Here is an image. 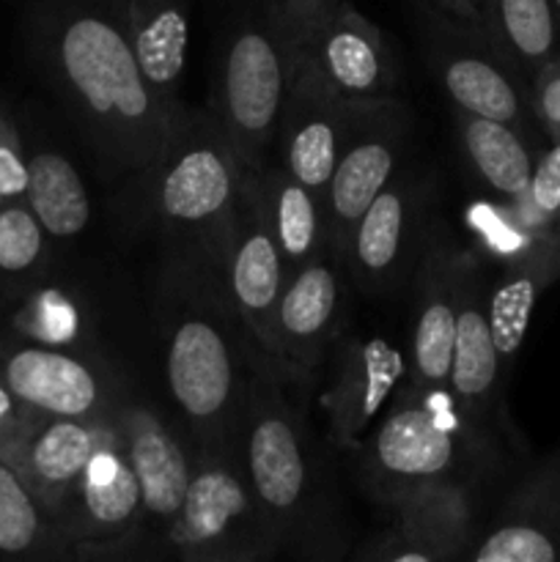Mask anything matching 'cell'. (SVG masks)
I'll return each mask as SVG.
<instances>
[{
	"mask_svg": "<svg viewBox=\"0 0 560 562\" xmlns=\"http://www.w3.org/2000/svg\"><path fill=\"white\" fill-rule=\"evenodd\" d=\"M27 47L104 181L126 198L159 162L179 104L137 66L119 0H31Z\"/></svg>",
	"mask_w": 560,
	"mask_h": 562,
	"instance_id": "6da1fadb",
	"label": "cell"
},
{
	"mask_svg": "<svg viewBox=\"0 0 560 562\" xmlns=\"http://www.w3.org/2000/svg\"><path fill=\"white\" fill-rule=\"evenodd\" d=\"M223 258L163 252L154 291L165 382L195 453L236 456L247 390L261 368L225 285Z\"/></svg>",
	"mask_w": 560,
	"mask_h": 562,
	"instance_id": "7a4b0ae2",
	"label": "cell"
},
{
	"mask_svg": "<svg viewBox=\"0 0 560 562\" xmlns=\"http://www.w3.org/2000/svg\"><path fill=\"white\" fill-rule=\"evenodd\" d=\"M236 461L280 543V554L335 560L346 554V527L333 477L278 371L258 368L247 390Z\"/></svg>",
	"mask_w": 560,
	"mask_h": 562,
	"instance_id": "3957f363",
	"label": "cell"
},
{
	"mask_svg": "<svg viewBox=\"0 0 560 562\" xmlns=\"http://www.w3.org/2000/svg\"><path fill=\"white\" fill-rule=\"evenodd\" d=\"M357 477L382 508L423 486L503 472L500 437L467 420L448 393L401 384L355 453Z\"/></svg>",
	"mask_w": 560,
	"mask_h": 562,
	"instance_id": "277c9868",
	"label": "cell"
},
{
	"mask_svg": "<svg viewBox=\"0 0 560 562\" xmlns=\"http://www.w3.org/2000/svg\"><path fill=\"white\" fill-rule=\"evenodd\" d=\"M242 168L217 119L179 104L168 143L143 184L126 201L163 239V252H206L223 258L239 198Z\"/></svg>",
	"mask_w": 560,
	"mask_h": 562,
	"instance_id": "5b68a950",
	"label": "cell"
},
{
	"mask_svg": "<svg viewBox=\"0 0 560 562\" xmlns=\"http://www.w3.org/2000/svg\"><path fill=\"white\" fill-rule=\"evenodd\" d=\"M296 71V42L269 0H239L223 33L209 113L245 170L272 162Z\"/></svg>",
	"mask_w": 560,
	"mask_h": 562,
	"instance_id": "8992f818",
	"label": "cell"
},
{
	"mask_svg": "<svg viewBox=\"0 0 560 562\" xmlns=\"http://www.w3.org/2000/svg\"><path fill=\"white\" fill-rule=\"evenodd\" d=\"M163 554L184 562L278 558V538L253 497L236 456L195 453L190 488Z\"/></svg>",
	"mask_w": 560,
	"mask_h": 562,
	"instance_id": "52a82bcc",
	"label": "cell"
},
{
	"mask_svg": "<svg viewBox=\"0 0 560 562\" xmlns=\"http://www.w3.org/2000/svg\"><path fill=\"white\" fill-rule=\"evenodd\" d=\"M437 179L432 170L404 168L362 212L346 239L344 261L349 283L366 296L399 294L412 283L437 220Z\"/></svg>",
	"mask_w": 560,
	"mask_h": 562,
	"instance_id": "ba28073f",
	"label": "cell"
},
{
	"mask_svg": "<svg viewBox=\"0 0 560 562\" xmlns=\"http://www.w3.org/2000/svg\"><path fill=\"white\" fill-rule=\"evenodd\" d=\"M421 11L426 60L450 104L503 121L538 143L544 135L533 119L527 82L500 58L486 33L459 25L426 3H421Z\"/></svg>",
	"mask_w": 560,
	"mask_h": 562,
	"instance_id": "9c48e42d",
	"label": "cell"
},
{
	"mask_svg": "<svg viewBox=\"0 0 560 562\" xmlns=\"http://www.w3.org/2000/svg\"><path fill=\"white\" fill-rule=\"evenodd\" d=\"M489 477L423 486L384 508L382 530L351 552L373 562H448L467 558L486 521Z\"/></svg>",
	"mask_w": 560,
	"mask_h": 562,
	"instance_id": "30bf717a",
	"label": "cell"
},
{
	"mask_svg": "<svg viewBox=\"0 0 560 562\" xmlns=\"http://www.w3.org/2000/svg\"><path fill=\"white\" fill-rule=\"evenodd\" d=\"M69 558H132L143 543V505L115 409L104 415L99 442L60 516Z\"/></svg>",
	"mask_w": 560,
	"mask_h": 562,
	"instance_id": "8fae6325",
	"label": "cell"
},
{
	"mask_svg": "<svg viewBox=\"0 0 560 562\" xmlns=\"http://www.w3.org/2000/svg\"><path fill=\"white\" fill-rule=\"evenodd\" d=\"M0 384L49 417L97 420L126 393L119 373L93 351L27 344L0 329Z\"/></svg>",
	"mask_w": 560,
	"mask_h": 562,
	"instance_id": "7c38bea8",
	"label": "cell"
},
{
	"mask_svg": "<svg viewBox=\"0 0 560 562\" xmlns=\"http://www.w3.org/2000/svg\"><path fill=\"white\" fill-rule=\"evenodd\" d=\"M225 285L261 368L275 362V318L285 289V267L269 228L256 170H245L225 245ZM280 373V371H278Z\"/></svg>",
	"mask_w": 560,
	"mask_h": 562,
	"instance_id": "4fadbf2b",
	"label": "cell"
},
{
	"mask_svg": "<svg viewBox=\"0 0 560 562\" xmlns=\"http://www.w3.org/2000/svg\"><path fill=\"white\" fill-rule=\"evenodd\" d=\"M344 261L324 250L285 280L275 318V362L291 393L305 398L340 335L346 305Z\"/></svg>",
	"mask_w": 560,
	"mask_h": 562,
	"instance_id": "5bb4252c",
	"label": "cell"
},
{
	"mask_svg": "<svg viewBox=\"0 0 560 562\" xmlns=\"http://www.w3.org/2000/svg\"><path fill=\"white\" fill-rule=\"evenodd\" d=\"M472 252L456 241L445 220H434L412 278V335L406 384L421 393H448L459 322L461 278Z\"/></svg>",
	"mask_w": 560,
	"mask_h": 562,
	"instance_id": "9a60e30c",
	"label": "cell"
},
{
	"mask_svg": "<svg viewBox=\"0 0 560 562\" xmlns=\"http://www.w3.org/2000/svg\"><path fill=\"white\" fill-rule=\"evenodd\" d=\"M115 420L141 486L143 543L159 541L165 552L168 532L190 488L195 448L184 428L179 431L154 404L132 398L130 390L115 404Z\"/></svg>",
	"mask_w": 560,
	"mask_h": 562,
	"instance_id": "2e32d148",
	"label": "cell"
},
{
	"mask_svg": "<svg viewBox=\"0 0 560 562\" xmlns=\"http://www.w3.org/2000/svg\"><path fill=\"white\" fill-rule=\"evenodd\" d=\"M415 115L390 97L377 104L371 115L340 154L335 173L324 190V217H327V245L340 256L351 228L362 217L373 198L390 184L404 165V151L410 146Z\"/></svg>",
	"mask_w": 560,
	"mask_h": 562,
	"instance_id": "e0dca14e",
	"label": "cell"
},
{
	"mask_svg": "<svg viewBox=\"0 0 560 562\" xmlns=\"http://www.w3.org/2000/svg\"><path fill=\"white\" fill-rule=\"evenodd\" d=\"M327 360L329 373L322 393L327 437L340 453L355 456L404 384V355L384 338L338 335Z\"/></svg>",
	"mask_w": 560,
	"mask_h": 562,
	"instance_id": "ac0fdd59",
	"label": "cell"
},
{
	"mask_svg": "<svg viewBox=\"0 0 560 562\" xmlns=\"http://www.w3.org/2000/svg\"><path fill=\"white\" fill-rule=\"evenodd\" d=\"M296 71L327 93L351 102L395 97L399 71L382 31L351 0L313 31L296 53Z\"/></svg>",
	"mask_w": 560,
	"mask_h": 562,
	"instance_id": "d6986e66",
	"label": "cell"
},
{
	"mask_svg": "<svg viewBox=\"0 0 560 562\" xmlns=\"http://www.w3.org/2000/svg\"><path fill=\"white\" fill-rule=\"evenodd\" d=\"M379 102L338 99L294 71L289 104L275 137V165L324 201V190L333 179L340 154Z\"/></svg>",
	"mask_w": 560,
	"mask_h": 562,
	"instance_id": "ffe728a7",
	"label": "cell"
},
{
	"mask_svg": "<svg viewBox=\"0 0 560 562\" xmlns=\"http://www.w3.org/2000/svg\"><path fill=\"white\" fill-rule=\"evenodd\" d=\"M505 366L494 346L492 324H489V289L483 280L481 263L472 252L461 278L459 322H456L453 366H450L448 395L459 406L461 415L494 437H508L519 445L511 428L503 401Z\"/></svg>",
	"mask_w": 560,
	"mask_h": 562,
	"instance_id": "44dd1931",
	"label": "cell"
},
{
	"mask_svg": "<svg viewBox=\"0 0 560 562\" xmlns=\"http://www.w3.org/2000/svg\"><path fill=\"white\" fill-rule=\"evenodd\" d=\"M464 560L560 562V445L516 477Z\"/></svg>",
	"mask_w": 560,
	"mask_h": 562,
	"instance_id": "7402d4cb",
	"label": "cell"
},
{
	"mask_svg": "<svg viewBox=\"0 0 560 562\" xmlns=\"http://www.w3.org/2000/svg\"><path fill=\"white\" fill-rule=\"evenodd\" d=\"M102 417L80 420V417H44L33 431L20 461V475L38 494L49 514L58 519L69 508L75 488L91 461L99 442Z\"/></svg>",
	"mask_w": 560,
	"mask_h": 562,
	"instance_id": "603a6c76",
	"label": "cell"
},
{
	"mask_svg": "<svg viewBox=\"0 0 560 562\" xmlns=\"http://www.w3.org/2000/svg\"><path fill=\"white\" fill-rule=\"evenodd\" d=\"M121 14L148 86L163 102L179 104L190 44V0H124Z\"/></svg>",
	"mask_w": 560,
	"mask_h": 562,
	"instance_id": "cb8c5ba5",
	"label": "cell"
},
{
	"mask_svg": "<svg viewBox=\"0 0 560 562\" xmlns=\"http://www.w3.org/2000/svg\"><path fill=\"white\" fill-rule=\"evenodd\" d=\"M0 329L27 344L53 349L93 351V324L80 294L53 274L0 296Z\"/></svg>",
	"mask_w": 560,
	"mask_h": 562,
	"instance_id": "d4e9b609",
	"label": "cell"
},
{
	"mask_svg": "<svg viewBox=\"0 0 560 562\" xmlns=\"http://www.w3.org/2000/svg\"><path fill=\"white\" fill-rule=\"evenodd\" d=\"M461 154L500 206L522 201L544 148L503 121L456 110Z\"/></svg>",
	"mask_w": 560,
	"mask_h": 562,
	"instance_id": "484cf974",
	"label": "cell"
},
{
	"mask_svg": "<svg viewBox=\"0 0 560 562\" xmlns=\"http://www.w3.org/2000/svg\"><path fill=\"white\" fill-rule=\"evenodd\" d=\"M25 201L55 245H69L91 223V198L69 154L44 137H25Z\"/></svg>",
	"mask_w": 560,
	"mask_h": 562,
	"instance_id": "4316f807",
	"label": "cell"
},
{
	"mask_svg": "<svg viewBox=\"0 0 560 562\" xmlns=\"http://www.w3.org/2000/svg\"><path fill=\"white\" fill-rule=\"evenodd\" d=\"M256 179L269 228L283 256L285 278H291L329 247L324 201L275 162L256 170Z\"/></svg>",
	"mask_w": 560,
	"mask_h": 562,
	"instance_id": "83f0119b",
	"label": "cell"
},
{
	"mask_svg": "<svg viewBox=\"0 0 560 562\" xmlns=\"http://www.w3.org/2000/svg\"><path fill=\"white\" fill-rule=\"evenodd\" d=\"M500 214L508 231L500 239L505 263L519 256H541L560 269V143L544 148L522 201L500 206Z\"/></svg>",
	"mask_w": 560,
	"mask_h": 562,
	"instance_id": "f1b7e54d",
	"label": "cell"
},
{
	"mask_svg": "<svg viewBox=\"0 0 560 562\" xmlns=\"http://www.w3.org/2000/svg\"><path fill=\"white\" fill-rule=\"evenodd\" d=\"M500 58L525 82L560 58V25L552 0H475Z\"/></svg>",
	"mask_w": 560,
	"mask_h": 562,
	"instance_id": "f546056e",
	"label": "cell"
},
{
	"mask_svg": "<svg viewBox=\"0 0 560 562\" xmlns=\"http://www.w3.org/2000/svg\"><path fill=\"white\" fill-rule=\"evenodd\" d=\"M0 558H69L58 519L27 486L25 477L5 461H0Z\"/></svg>",
	"mask_w": 560,
	"mask_h": 562,
	"instance_id": "4dcf8cb0",
	"label": "cell"
},
{
	"mask_svg": "<svg viewBox=\"0 0 560 562\" xmlns=\"http://www.w3.org/2000/svg\"><path fill=\"white\" fill-rule=\"evenodd\" d=\"M555 280H560V269L547 258L519 256L505 263L494 289H489V324L505 371L525 344L538 296Z\"/></svg>",
	"mask_w": 560,
	"mask_h": 562,
	"instance_id": "1f68e13d",
	"label": "cell"
},
{
	"mask_svg": "<svg viewBox=\"0 0 560 562\" xmlns=\"http://www.w3.org/2000/svg\"><path fill=\"white\" fill-rule=\"evenodd\" d=\"M55 241L25 198L0 206V296L53 274Z\"/></svg>",
	"mask_w": 560,
	"mask_h": 562,
	"instance_id": "d6a6232c",
	"label": "cell"
},
{
	"mask_svg": "<svg viewBox=\"0 0 560 562\" xmlns=\"http://www.w3.org/2000/svg\"><path fill=\"white\" fill-rule=\"evenodd\" d=\"M44 417H47L44 412L22 404L14 393H9L0 384V461L20 470L22 453H25L33 431L42 426Z\"/></svg>",
	"mask_w": 560,
	"mask_h": 562,
	"instance_id": "836d02e7",
	"label": "cell"
},
{
	"mask_svg": "<svg viewBox=\"0 0 560 562\" xmlns=\"http://www.w3.org/2000/svg\"><path fill=\"white\" fill-rule=\"evenodd\" d=\"M27 190V159H25V135L16 124L14 113L0 97V198L16 201L25 198Z\"/></svg>",
	"mask_w": 560,
	"mask_h": 562,
	"instance_id": "e575fe53",
	"label": "cell"
},
{
	"mask_svg": "<svg viewBox=\"0 0 560 562\" xmlns=\"http://www.w3.org/2000/svg\"><path fill=\"white\" fill-rule=\"evenodd\" d=\"M527 93H530L533 119L544 140L560 143V58L549 60L544 69L533 75V80L527 82Z\"/></svg>",
	"mask_w": 560,
	"mask_h": 562,
	"instance_id": "d590c367",
	"label": "cell"
},
{
	"mask_svg": "<svg viewBox=\"0 0 560 562\" xmlns=\"http://www.w3.org/2000/svg\"><path fill=\"white\" fill-rule=\"evenodd\" d=\"M278 9L280 20L289 27L291 38L296 42V53L307 44L318 25L338 9L344 0H269Z\"/></svg>",
	"mask_w": 560,
	"mask_h": 562,
	"instance_id": "8d00e7d4",
	"label": "cell"
},
{
	"mask_svg": "<svg viewBox=\"0 0 560 562\" xmlns=\"http://www.w3.org/2000/svg\"><path fill=\"white\" fill-rule=\"evenodd\" d=\"M417 3H426L432 5V9L443 11V14H448L450 20H456L459 25L472 27V31L478 33H486V22H483L481 5H478L475 0H417Z\"/></svg>",
	"mask_w": 560,
	"mask_h": 562,
	"instance_id": "74e56055",
	"label": "cell"
},
{
	"mask_svg": "<svg viewBox=\"0 0 560 562\" xmlns=\"http://www.w3.org/2000/svg\"><path fill=\"white\" fill-rule=\"evenodd\" d=\"M552 5H555V14H558V25H560V0H552Z\"/></svg>",
	"mask_w": 560,
	"mask_h": 562,
	"instance_id": "f35d334b",
	"label": "cell"
},
{
	"mask_svg": "<svg viewBox=\"0 0 560 562\" xmlns=\"http://www.w3.org/2000/svg\"><path fill=\"white\" fill-rule=\"evenodd\" d=\"M0 206H3V198H0Z\"/></svg>",
	"mask_w": 560,
	"mask_h": 562,
	"instance_id": "ab89813d",
	"label": "cell"
}]
</instances>
